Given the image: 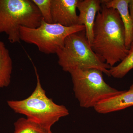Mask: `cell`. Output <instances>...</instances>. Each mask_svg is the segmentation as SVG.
<instances>
[{"label": "cell", "mask_w": 133, "mask_h": 133, "mask_svg": "<svg viewBox=\"0 0 133 133\" xmlns=\"http://www.w3.org/2000/svg\"><path fill=\"white\" fill-rule=\"evenodd\" d=\"M13 63L9 50L0 41V88L8 86L11 81Z\"/></svg>", "instance_id": "obj_11"}, {"label": "cell", "mask_w": 133, "mask_h": 133, "mask_svg": "<svg viewBox=\"0 0 133 133\" xmlns=\"http://www.w3.org/2000/svg\"><path fill=\"white\" fill-rule=\"evenodd\" d=\"M14 124V133H52L51 129L44 127L26 118H20Z\"/></svg>", "instance_id": "obj_12"}, {"label": "cell", "mask_w": 133, "mask_h": 133, "mask_svg": "<svg viewBox=\"0 0 133 133\" xmlns=\"http://www.w3.org/2000/svg\"><path fill=\"white\" fill-rule=\"evenodd\" d=\"M128 7L130 16L133 21V0H129Z\"/></svg>", "instance_id": "obj_15"}, {"label": "cell", "mask_w": 133, "mask_h": 133, "mask_svg": "<svg viewBox=\"0 0 133 133\" xmlns=\"http://www.w3.org/2000/svg\"><path fill=\"white\" fill-rule=\"evenodd\" d=\"M129 0H104L102 4L108 8H112L118 12L125 29V46L128 50L133 42V21L129 10Z\"/></svg>", "instance_id": "obj_10"}, {"label": "cell", "mask_w": 133, "mask_h": 133, "mask_svg": "<svg viewBox=\"0 0 133 133\" xmlns=\"http://www.w3.org/2000/svg\"><path fill=\"white\" fill-rule=\"evenodd\" d=\"M56 55L58 64L64 71L69 72L75 68L95 69L110 76L111 66L94 52L87 38L85 30L68 36L63 46Z\"/></svg>", "instance_id": "obj_4"}, {"label": "cell", "mask_w": 133, "mask_h": 133, "mask_svg": "<svg viewBox=\"0 0 133 133\" xmlns=\"http://www.w3.org/2000/svg\"><path fill=\"white\" fill-rule=\"evenodd\" d=\"M34 68L37 84L33 92L24 99L8 101V105L16 113L23 115L29 120L51 129L59 119L69 115V111L64 105L56 104L47 97L36 68Z\"/></svg>", "instance_id": "obj_2"}, {"label": "cell", "mask_w": 133, "mask_h": 133, "mask_svg": "<svg viewBox=\"0 0 133 133\" xmlns=\"http://www.w3.org/2000/svg\"><path fill=\"white\" fill-rule=\"evenodd\" d=\"M133 106V83L128 90L120 94L101 101L94 108L101 114L117 111Z\"/></svg>", "instance_id": "obj_9"}, {"label": "cell", "mask_w": 133, "mask_h": 133, "mask_svg": "<svg viewBox=\"0 0 133 133\" xmlns=\"http://www.w3.org/2000/svg\"><path fill=\"white\" fill-rule=\"evenodd\" d=\"M101 1L79 0L77 9L79 11L78 24L85 27L86 36L90 45L93 38V28L96 15L101 9Z\"/></svg>", "instance_id": "obj_8"}, {"label": "cell", "mask_w": 133, "mask_h": 133, "mask_svg": "<svg viewBox=\"0 0 133 133\" xmlns=\"http://www.w3.org/2000/svg\"><path fill=\"white\" fill-rule=\"evenodd\" d=\"M42 20L32 0H0V34L6 33L11 43L20 42L21 26L35 28Z\"/></svg>", "instance_id": "obj_3"}, {"label": "cell", "mask_w": 133, "mask_h": 133, "mask_svg": "<svg viewBox=\"0 0 133 133\" xmlns=\"http://www.w3.org/2000/svg\"><path fill=\"white\" fill-rule=\"evenodd\" d=\"M79 0H51L53 23L65 27L78 24L77 6Z\"/></svg>", "instance_id": "obj_7"}, {"label": "cell", "mask_w": 133, "mask_h": 133, "mask_svg": "<svg viewBox=\"0 0 133 133\" xmlns=\"http://www.w3.org/2000/svg\"><path fill=\"white\" fill-rule=\"evenodd\" d=\"M76 98L81 107H95L98 102L120 94L118 90L106 83L103 73L95 69L75 68L69 72Z\"/></svg>", "instance_id": "obj_5"}, {"label": "cell", "mask_w": 133, "mask_h": 133, "mask_svg": "<svg viewBox=\"0 0 133 133\" xmlns=\"http://www.w3.org/2000/svg\"><path fill=\"white\" fill-rule=\"evenodd\" d=\"M38 8L43 20L45 22L53 23L51 15V0H32Z\"/></svg>", "instance_id": "obj_14"}, {"label": "cell", "mask_w": 133, "mask_h": 133, "mask_svg": "<svg viewBox=\"0 0 133 133\" xmlns=\"http://www.w3.org/2000/svg\"><path fill=\"white\" fill-rule=\"evenodd\" d=\"M133 45V42L132 43V44H131V45Z\"/></svg>", "instance_id": "obj_16"}, {"label": "cell", "mask_w": 133, "mask_h": 133, "mask_svg": "<svg viewBox=\"0 0 133 133\" xmlns=\"http://www.w3.org/2000/svg\"><path fill=\"white\" fill-rule=\"evenodd\" d=\"M93 28L92 49L103 62L112 67L128 54L125 29L117 10L102 4Z\"/></svg>", "instance_id": "obj_1"}, {"label": "cell", "mask_w": 133, "mask_h": 133, "mask_svg": "<svg viewBox=\"0 0 133 133\" xmlns=\"http://www.w3.org/2000/svg\"><path fill=\"white\" fill-rule=\"evenodd\" d=\"M85 30L84 25L65 27L60 24L49 23L42 20L35 28L21 26V41L37 46L39 51L45 54H56L63 46L66 37L72 33Z\"/></svg>", "instance_id": "obj_6"}, {"label": "cell", "mask_w": 133, "mask_h": 133, "mask_svg": "<svg viewBox=\"0 0 133 133\" xmlns=\"http://www.w3.org/2000/svg\"><path fill=\"white\" fill-rule=\"evenodd\" d=\"M133 69V45H131L127 56L118 65L109 69L110 76L122 78Z\"/></svg>", "instance_id": "obj_13"}]
</instances>
